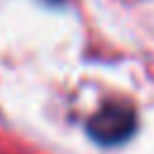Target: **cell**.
<instances>
[{
  "instance_id": "1",
  "label": "cell",
  "mask_w": 154,
  "mask_h": 154,
  "mask_svg": "<svg viewBox=\"0 0 154 154\" xmlns=\"http://www.w3.org/2000/svg\"><path fill=\"white\" fill-rule=\"evenodd\" d=\"M135 130H137V116L128 103H106L87 123L89 137L103 147L128 142Z\"/></svg>"
}]
</instances>
